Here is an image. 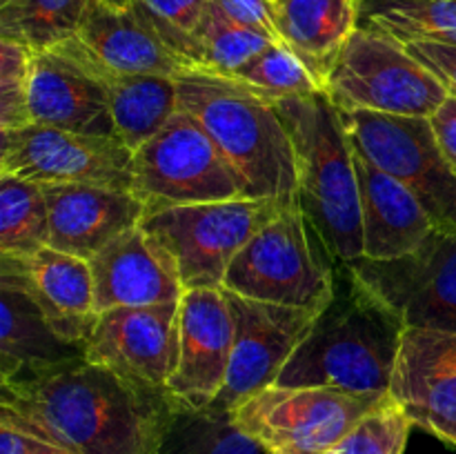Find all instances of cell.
I'll return each instance as SVG.
<instances>
[{
    "label": "cell",
    "mask_w": 456,
    "mask_h": 454,
    "mask_svg": "<svg viewBox=\"0 0 456 454\" xmlns=\"http://www.w3.org/2000/svg\"><path fill=\"white\" fill-rule=\"evenodd\" d=\"M31 52L13 40H0V132L31 123Z\"/></svg>",
    "instance_id": "cell-33"
},
{
    "label": "cell",
    "mask_w": 456,
    "mask_h": 454,
    "mask_svg": "<svg viewBox=\"0 0 456 454\" xmlns=\"http://www.w3.org/2000/svg\"><path fill=\"white\" fill-rule=\"evenodd\" d=\"M387 396L272 383L230 414L267 454H328Z\"/></svg>",
    "instance_id": "cell-6"
},
{
    "label": "cell",
    "mask_w": 456,
    "mask_h": 454,
    "mask_svg": "<svg viewBox=\"0 0 456 454\" xmlns=\"http://www.w3.org/2000/svg\"><path fill=\"white\" fill-rule=\"evenodd\" d=\"M350 141L377 167L403 182L436 230L456 231V169L445 158L428 118L341 109Z\"/></svg>",
    "instance_id": "cell-10"
},
{
    "label": "cell",
    "mask_w": 456,
    "mask_h": 454,
    "mask_svg": "<svg viewBox=\"0 0 456 454\" xmlns=\"http://www.w3.org/2000/svg\"><path fill=\"white\" fill-rule=\"evenodd\" d=\"M230 78L274 102L283 101V98L312 96V93L323 92L305 62L281 43L263 49L258 56H254Z\"/></svg>",
    "instance_id": "cell-31"
},
{
    "label": "cell",
    "mask_w": 456,
    "mask_h": 454,
    "mask_svg": "<svg viewBox=\"0 0 456 454\" xmlns=\"http://www.w3.org/2000/svg\"><path fill=\"white\" fill-rule=\"evenodd\" d=\"M134 151L110 136L65 132L47 125L0 132V174L38 185H105L132 191Z\"/></svg>",
    "instance_id": "cell-12"
},
{
    "label": "cell",
    "mask_w": 456,
    "mask_h": 454,
    "mask_svg": "<svg viewBox=\"0 0 456 454\" xmlns=\"http://www.w3.org/2000/svg\"><path fill=\"white\" fill-rule=\"evenodd\" d=\"M281 45L292 49L325 92L334 61L359 29V0H274Z\"/></svg>",
    "instance_id": "cell-24"
},
{
    "label": "cell",
    "mask_w": 456,
    "mask_h": 454,
    "mask_svg": "<svg viewBox=\"0 0 456 454\" xmlns=\"http://www.w3.org/2000/svg\"><path fill=\"white\" fill-rule=\"evenodd\" d=\"M430 127L450 165L456 169V96L448 93L439 109L430 116Z\"/></svg>",
    "instance_id": "cell-37"
},
{
    "label": "cell",
    "mask_w": 456,
    "mask_h": 454,
    "mask_svg": "<svg viewBox=\"0 0 456 454\" xmlns=\"http://www.w3.org/2000/svg\"><path fill=\"white\" fill-rule=\"evenodd\" d=\"M325 93L338 109L430 118L450 92L403 43L359 27L334 61Z\"/></svg>",
    "instance_id": "cell-7"
},
{
    "label": "cell",
    "mask_w": 456,
    "mask_h": 454,
    "mask_svg": "<svg viewBox=\"0 0 456 454\" xmlns=\"http://www.w3.org/2000/svg\"><path fill=\"white\" fill-rule=\"evenodd\" d=\"M390 396L412 426L456 445V332L405 328Z\"/></svg>",
    "instance_id": "cell-16"
},
{
    "label": "cell",
    "mask_w": 456,
    "mask_h": 454,
    "mask_svg": "<svg viewBox=\"0 0 456 454\" xmlns=\"http://www.w3.org/2000/svg\"><path fill=\"white\" fill-rule=\"evenodd\" d=\"M45 454H71V452H65V450H56V448H52V450H47V452Z\"/></svg>",
    "instance_id": "cell-39"
},
{
    "label": "cell",
    "mask_w": 456,
    "mask_h": 454,
    "mask_svg": "<svg viewBox=\"0 0 456 454\" xmlns=\"http://www.w3.org/2000/svg\"><path fill=\"white\" fill-rule=\"evenodd\" d=\"M234 314L223 288L187 289L178 301V361L167 396L181 409L216 403L230 372Z\"/></svg>",
    "instance_id": "cell-15"
},
{
    "label": "cell",
    "mask_w": 456,
    "mask_h": 454,
    "mask_svg": "<svg viewBox=\"0 0 456 454\" xmlns=\"http://www.w3.org/2000/svg\"><path fill=\"white\" fill-rule=\"evenodd\" d=\"M403 329L405 325L341 263L332 298L276 383L387 396Z\"/></svg>",
    "instance_id": "cell-2"
},
{
    "label": "cell",
    "mask_w": 456,
    "mask_h": 454,
    "mask_svg": "<svg viewBox=\"0 0 456 454\" xmlns=\"http://www.w3.org/2000/svg\"><path fill=\"white\" fill-rule=\"evenodd\" d=\"M85 359L138 387L167 392L178 361V303L101 312L85 343Z\"/></svg>",
    "instance_id": "cell-14"
},
{
    "label": "cell",
    "mask_w": 456,
    "mask_h": 454,
    "mask_svg": "<svg viewBox=\"0 0 456 454\" xmlns=\"http://www.w3.org/2000/svg\"><path fill=\"white\" fill-rule=\"evenodd\" d=\"M283 205L270 199L183 205L147 214L141 225L172 254L185 292L223 288L232 261Z\"/></svg>",
    "instance_id": "cell-9"
},
{
    "label": "cell",
    "mask_w": 456,
    "mask_h": 454,
    "mask_svg": "<svg viewBox=\"0 0 456 454\" xmlns=\"http://www.w3.org/2000/svg\"><path fill=\"white\" fill-rule=\"evenodd\" d=\"M94 0H0V40L31 52L58 47L76 38Z\"/></svg>",
    "instance_id": "cell-26"
},
{
    "label": "cell",
    "mask_w": 456,
    "mask_h": 454,
    "mask_svg": "<svg viewBox=\"0 0 456 454\" xmlns=\"http://www.w3.org/2000/svg\"><path fill=\"white\" fill-rule=\"evenodd\" d=\"M49 207V247L92 261L145 218L134 191L105 185H43Z\"/></svg>",
    "instance_id": "cell-21"
},
{
    "label": "cell",
    "mask_w": 456,
    "mask_h": 454,
    "mask_svg": "<svg viewBox=\"0 0 456 454\" xmlns=\"http://www.w3.org/2000/svg\"><path fill=\"white\" fill-rule=\"evenodd\" d=\"M47 450H52V445L9 421H0V454H45Z\"/></svg>",
    "instance_id": "cell-38"
},
{
    "label": "cell",
    "mask_w": 456,
    "mask_h": 454,
    "mask_svg": "<svg viewBox=\"0 0 456 454\" xmlns=\"http://www.w3.org/2000/svg\"><path fill=\"white\" fill-rule=\"evenodd\" d=\"M212 3L240 25L252 27L274 43H281L274 0H212Z\"/></svg>",
    "instance_id": "cell-35"
},
{
    "label": "cell",
    "mask_w": 456,
    "mask_h": 454,
    "mask_svg": "<svg viewBox=\"0 0 456 454\" xmlns=\"http://www.w3.org/2000/svg\"><path fill=\"white\" fill-rule=\"evenodd\" d=\"M80 359L83 347L62 341L29 294L0 280V381L40 377Z\"/></svg>",
    "instance_id": "cell-23"
},
{
    "label": "cell",
    "mask_w": 456,
    "mask_h": 454,
    "mask_svg": "<svg viewBox=\"0 0 456 454\" xmlns=\"http://www.w3.org/2000/svg\"><path fill=\"white\" fill-rule=\"evenodd\" d=\"M346 265L405 328L456 332V231L435 230L401 258Z\"/></svg>",
    "instance_id": "cell-11"
},
{
    "label": "cell",
    "mask_w": 456,
    "mask_h": 454,
    "mask_svg": "<svg viewBox=\"0 0 456 454\" xmlns=\"http://www.w3.org/2000/svg\"><path fill=\"white\" fill-rule=\"evenodd\" d=\"M297 154V203L338 263L363 256L354 147L341 109L325 92L276 101Z\"/></svg>",
    "instance_id": "cell-4"
},
{
    "label": "cell",
    "mask_w": 456,
    "mask_h": 454,
    "mask_svg": "<svg viewBox=\"0 0 456 454\" xmlns=\"http://www.w3.org/2000/svg\"><path fill=\"white\" fill-rule=\"evenodd\" d=\"M341 263L298 203H288L232 261L223 289L252 301L323 310Z\"/></svg>",
    "instance_id": "cell-5"
},
{
    "label": "cell",
    "mask_w": 456,
    "mask_h": 454,
    "mask_svg": "<svg viewBox=\"0 0 456 454\" xmlns=\"http://www.w3.org/2000/svg\"><path fill=\"white\" fill-rule=\"evenodd\" d=\"M102 78L116 141L132 151L154 138L181 109L178 83L172 76L102 74Z\"/></svg>",
    "instance_id": "cell-25"
},
{
    "label": "cell",
    "mask_w": 456,
    "mask_h": 454,
    "mask_svg": "<svg viewBox=\"0 0 456 454\" xmlns=\"http://www.w3.org/2000/svg\"><path fill=\"white\" fill-rule=\"evenodd\" d=\"M354 165L359 176L363 258L392 261L421 247L436 230L421 200L356 147Z\"/></svg>",
    "instance_id": "cell-22"
},
{
    "label": "cell",
    "mask_w": 456,
    "mask_h": 454,
    "mask_svg": "<svg viewBox=\"0 0 456 454\" xmlns=\"http://www.w3.org/2000/svg\"><path fill=\"white\" fill-rule=\"evenodd\" d=\"M359 27L399 43L432 40L456 47V0H359Z\"/></svg>",
    "instance_id": "cell-27"
},
{
    "label": "cell",
    "mask_w": 456,
    "mask_h": 454,
    "mask_svg": "<svg viewBox=\"0 0 456 454\" xmlns=\"http://www.w3.org/2000/svg\"><path fill=\"white\" fill-rule=\"evenodd\" d=\"M154 454H267L236 427L225 409H181L174 412Z\"/></svg>",
    "instance_id": "cell-30"
},
{
    "label": "cell",
    "mask_w": 456,
    "mask_h": 454,
    "mask_svg": "<svg viewBox=\"0 0 456 454\" xmlns=\"http://www.w3.org/2000/svg\"><path fill=\"white\" fill-rule=\"evenodd\" d=\"M227 292V289H225ZM234 314V347L225 387L212 408L225 409L276 383L321 310L274 305L227 292Z\"/></svg>",
    "instance_id": "cell-13"
},
{
    "label": "cell",
    "mask_w": 456,
    "mask_h": 454,
    "mask_svg": "<svg viewBox=\"0 0 456 454\" xmlns=\"http://www.w3.org/2000/svg\"><path fill=\"white\" fill-rule=\"evenodd\" d=\"M412 421L387 396L328 454H403Z\"/></svg>",
    "instance_id": "cell-32"
},
{
    "label": "cell",
    "mask_w": 456,
    "mask_h": 454,
    "mask_svg": "<svg viewBox=\"0 0 456 454\" xmlns=\"http://www.w3.org/2000/svg\"><path fill=\"white\" fill-rule=\"evenodd\" d=\"M49 245L45 187L0 174V256H31Z\"/></svg>",
    "instance_id": "cell-29"
},
{
    "label": "cell",
    "mask_w": 456,
    "mask_h": 454,
    "mask_svg": "<svg viewBox=\"0 0 456 454\" xmlns=\"http://www.w3.org/2000/svg\"><path fill=\"white\" fill-rule=\"evenodd\" d=\"M31 123L89 136H114L107 85L74 40L31 56Z\"/></svg>",
    "instance_id": "cell-17"
},
{
    "label": "cell",
    "mask_w": 456,
    "mask_h": 454,
    "mask_svg": "<svg viewBox=\"0 0 456 454\" xmlns=\"http://www.w3.org/2000/svg\"><path fill=\"white\" fill-rule=\"evenodd\" d=\"M270 45H274V40L236 22L209 0L191 34V62L194 69L230 78Z\"/></svg>",
    "instance_id": "cell-28"
},
{
    "label": "cell",
    "mask_w": 456,
    "mask_h": 454,
    "mask_svg": "<svg viewBox=\"0 0 456 454\" xmlns=\"http://www.w3.org/2000/svg\"><path fill=\"white\" fill-rule=\"evenodd\" d=\"M408 52L432 71L450 93L456 96V47L445 43H432V40H410L403 43Z\"/></svg>",
    "instance_id": "cell-36"
},
{
    "label": "cell",
    "mask_w": 456,
    "mask_h": 454,
    "mask_svg": "<svg viewBox=\"0 0 456 454\" xmlns=\"http://www.w3.org/2000/svg\"><path fill=\"white\" fill-rule=\"evenodd\" d=\"M0 280L29 294L53 332L85 350L98 316L89 261L47 245L31 256H0Z\"/></svg>",
    "instance_id": "cell-18"
},
{
    "label": "cell",
    "mask_w": 456,
    "mask_h": 454,
    "mask_svg": "<svg viewBox=\"0 0 456 454\" xmlns=\"http://www.w3.org/2000/svg\"><path fill=\"white\" fill-rule=\"evenodd\" d=\"M176 405L87 359L0 381V421L71 454H154Z\"/></svg>",
    "instance_id": "cell-1"
},
{
    "label": "cell",
    "mask_w": 456,
    "mask_h": 454,
    "mask_svg": "<svg viewBox=\"0 0 456 454\" xmlns=\"http://www.w3.org/2000/svg\"><path fill=\"white\" fill-rule=\"evenodd\" d=\"M147 20L151 22L160 38L174 49L187 65L191 62V34L199 27L209 0H129Z\"/></svg>",
    "instance_id": "cell-34"
},
{
    "label": "cell",
    "mask_w": 456,
    "mask_h": 454,
    "mask_svg": "<svg viewBox=\"0 0 456 454\" xmlns=\"http://www.w3.org/2000/svg\"><path fill=\"white\" fill-rule=\"evenodd\" d=\"M96 312L178 303L185 294L176 261L142 225L111 240L89 261Z\"/></svg>",
    "instance_id": "cell-20"
},
{
    "label": "cell",
    "mask_w": 456,
    "mask_h": 454,
    "mask_svg": "<svg viewBox=\"0 0 456 454\" xmlns=\"http://www.w3.org/2000/svg\"><path fill=\"white\" fill-rule=\"evenodd\" d=\"M132 191L147 214L245 199L243 185L218 147L183 107L154 138L134 151Z\"/></svg>",
    "instance_id": "cell-8"
},
{
    "label": "cell",
    "mask_w": 456,
    "mask_h": 454,
    "mask_svg": "<svg viewBox=\"0 0 456 454\" xmlns=\"http://www.w3.org/2000/svg\"><path fill=\"white\" fill-rule=\"evenodd\" d=\"M176 83L178 102L218 147L245 199L297 203V154L276 102L200 69L183 71Z\"/></svg>",
    "instance_id": "cell-3"
},
{
    "label": "cell",
    "mask_w": 456,
    "mask_h": 454,
    "mask_svg": "<svg viewBox=\"0 0 456 454\" xmlns=\"http://www.w3.org/2000/svg\"><path fill=\"white\" fill-rule=\"evenodd\" d=\"M71 40L102 74L178 78L191 69L129 0H94Z\"/></svg>",
    "instance_id": "cell-19"
}]
</instances>
